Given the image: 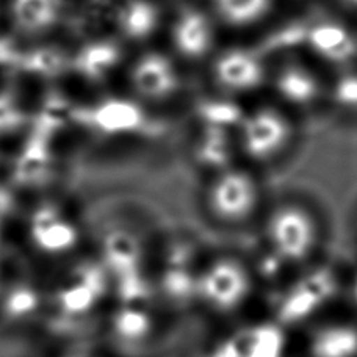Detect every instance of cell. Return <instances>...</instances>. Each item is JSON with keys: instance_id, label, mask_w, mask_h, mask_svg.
<instances>
[{"instance_id": "6da1fadb", "label": "cell", "mask_w": 357, "mask_h": 357, "mask_svg": "<svg viewBox=\"0 0 357 357\" xmlns=\"http://www.w3.org/2000/svg\"><path fill=\"white\" fill-rule=\"evenodd\" d=\"M265 257L282 270L303 271L317 264L326 240V225L315 207L284 199L265 208L257 222Z\"/></svg>"}, {"instance_id": "7a4b0ae2", "label": "cell", "mask_w": 357, "mask_h": 357, "mask_svg": "<svg viewBox=\"0 0 357 357\" xmlns=\"http://www.w3.org/2000/svg\"><path fill=\"white\" fill-rule=\"evenodd\" d=\"M257 289L256 266L238 254L218 252L201 262L195 303L208 315L231 320L250 307Z\"/></svg>"}, {"instance_id": "3957f363", "label": "cell", "mask_w": 357, "mask_h": 357, "mask_svg": "<svg viewBox=\"0 0 357 357\" xmlns=\"http://www.w3.org/2000/svg\"><path fill=\"white\" fill-rule=\"evenodd\" d=\"M202 204L208 220L227 231L257 225L266 208L259 177L238 165L210 176Z\"/></svg>"}, {"instance_id": "277c9868", "label": "cell", "mask_w": 357, "mask_h": 357, "mask_svg": "<svg viewBox=\"0 0 357 357\" xmlns=\"http://www.w3.org/2000/svg\"><path fill=\"white\" fill-rule=\"evenodd\" d=\"M237 130L238 152L252 165L276 162L293 138L290 119L273 107H259L246 113Z\"/></svg>"}, {"instance_id": "5b68a950", "label": "cell", "mask_w": 357, "mask_h": 357, "mask_svg": "<svg viewBox=\"0 0 357 357\" xmlns=\"http://www.w3.org/2000/svg\"><path fill=\"white\" fill-rule=\"evenodd\" d=\"M31 246L47 257L66 256L77 248L82 232L71 215L56 204H41L27 221Z\"/></svg>"}, {"instance_id": "8992f818", "label": "cell", "mask_w": 357, "mask_h": 357, "mask_svg": "<svg viewBox=\"0 0 357 357\" xmlns=\"http://www.w3.org/2000/svg\"><path fill=\"white\" fill-rule=\"evenodd\" d=\"M108 278L105 266L82 265L69 274L56 287L54 293V305L60 317L68 320L85 317L98 307L108 290Z\"/></svg>"}, {"instance_id": "52a82bcc", "label": "cell", "mask_w": 357, "mask_h": 357, "mask_svg": "<svg viewBox=\"0 0 357 357\" xmlns=\"http://www.w3.org/2000/svg\"><path fill=\"white\" fill-rule=\"evenodd\" d=\"M212 77L218 88L234 98L257 91L266 80V68L252 50L232 47L215 56Z\"/></svg>"}, {"instance_id": "ba28073f", "label": "cell", "mask_w": 357, "mask_h": 357, "mask_svg": "<svg viewBox=\"0 0 357 357\" xmlns=\"http://www.w3.org/2000/svg\"><path fill=\"white\" fill-rule=\"evenodd\" d=\"M129 82L133 93L151 102L173 98L181 88V74L174 60L162 52H144L132 63Z\"/></svg>"}, {"instance_id": "9c48e42d", "label": "cell", "mask_w": 357, "mask_h": 357, "mask_svg": "<svg viewBox=\"0 0 357 357\" xmlns=\"http://www.w3.org/2000/svg\"><path fill=\"white\" fill-rule=\"evenodd\" d=\"M169 40L182 60L195 63L207 59L216 41L213 19L197 6H185L171 22Z\"/></svg>"}, {"instance_id": "30bf717a", "label": "cell", "mask_w": 357, "mask_h": 357, "mask_svg": "<svg viewBox=\"0 0 357 357\" xmlns=\"http://www.w3.org/2000/svg\"><path fill=\"white\" fill-rule=\"evenodd\" d=\"M304 44L317 59L333 66L349 65L357 56L356 35L333 19H323L305 29Z\"/></svg>"}, {"instance_id": "8fae6325", "label": "cell", "mask_w": 357, "mask_h": 357, "mask_svg": "<svg viewBox=\"0 0 357 357\" xmlns=\"http://www.w3.org/2000/svg\"><path fill=\"white\" fill-rule=\"evenodd\" d=\"M274 91L285 104L296 108L315 105L323 94V86L315 73L299 63H287L274 74Z\"/></svg>"}, {"instance_id": "7c38bea8", "label": "cell", "mask_w": 357, "mask_h": 357, "mask_svg": "<svg viewBox=\"0 0 357 357\" xmlns=\"http://www.w3.org/2000/svg\"><path fill=\"white\" fill-rule=\"evenodd\" d=\"M309 357H357V323L324 321L307 337Z\"/></svg>"}, {"instance_id": "4fadbf2b", "label": "cell", "mask_w": 357, "mask_h": 357, "mask_svg": "<svg viewBox=\"0 0 357 357\" xmlns=\"http://www.w3.org/2000/svg\"><path fill=\"white\" fill-rule=\"evenodd\" d=\"M63 0H8V16L19 33L41 35L59 24Z\"/></svg>"}, {"instance_id": "5bb4252c", "label": "cell", "mask_w": 357, "mask_h": 357, "mask_svg": "<svg viewBox=\"0 0 357 357\" xmlns=\"http://www.w3.org/2000/svg\"><path fill=\"white\" fill-rule=\"evenodd\" d=\"M162 11L152 0H127L116 13L119 35L127 41L143 43L160 27Z\"/></svg>"}, {"instance_id": "9a60e30c", "label": "cell", "mask_w": 357, "mask_h": 357, "mask_svg": "<svg viewBox=\"0 0 357 357\" xmlns=\"http://www.w3.org/2000/svg\"><path fill=\"white\" fill-rule=\"evenodd\" d=\"M124 52L114 40H98L82 47L75 56V66L86 80L99 82L110 75L121 65Z\"/></svg>"}, {"instance_id": "2e32d148", "label": "cell", "mask_w": 357, "mask_h": 357, "mask_svg": "<svg viewBox=\"0 0 357 357\" xmlns=\"http://www.w3.org/2000/svg\"><path fill=\"white\" fill-rule=\"evenodd\" d=\"M155 321L146 305L123 304L110 318V333L124 345L137 347L154 333Z\"/></svg>"}, {"instance_id": "e0dca14e", "label": "cell", "mask_w": 357, "mask_h": 357, "mask_svg": "<svg viewBox=\"0 0 357 357\" xmlns=\"http://www.w3.org/2000/svg\"><path fill=\"white\" fill-rule=\"evenodd\" d=\"M231 133L232 132L204 127V133L196 144V160L202 168L210 171V174H215L235 165L234 158L238 151V146L237 139Z\"/></svg>"}, {"instance_id": "ac0fdd59", "label": "cell", "mask_w": 357, "mask_h": 357, "mask_svg": "<svg viewBox=\"0 0 357 357\" xmlns=\"http://www.w3.org/2000/svg\"><path fill=\"white\" fill-rule=\"evenodd\" d=\"M213 13L231 29H250L268 17L274 0H212Z\"/></svg>"}, {"instance_id": "d6986e66", "label": "cell", "mask_w": 357, "mask_h": 357, "mask_svg": "<svg viewBox=\"0 0 357 357\" xmlns=\"http://www.w3.org/2000/svg\"><path fill=\"white\" fill-rule=\"evenodd\" d=\"M105 270L110 276L123 278L127 274L143 271L142 265V251L137 240L129 234L118 232L112 234L105 241L104 248Z\"/></svg>"}, {"instance_id": "ffe728a7", "label": "cell", "mask_w": 357, "mask_h": 357, "mask_svg": "<svg viewBox=\"0 0 357 357\" xmlns=\"http://www.w3.org/2000/svg\"><path fill=\"white\" fill-rule=\"evenodd\" d=\"M246 112L232 96H221V98L207 99L197 108V116L208 129H220L234 132L238 129Z\"/></svg>"}, {"instance_id": "44dd1931", "label": "cell", "mask_w": 357, "mask_h": 357, "mask_svg": "<svg viewBox=\"0 0 357 357\" xmlns=\"http://www.w3.org/2000/svg\"><path fill=\"white\" fill-rule=\"evenodd\" d=\"M41 295L35 285L19 282L11 285L2 296V310L10 320H27L40 310Z\"/></svg>"}, {"instance_id": "7402d4cb", "label": "cell", "mask_w": 357, "mask_h": 357, "mask_svg": "<svg viewBox=\"0 0 357 357\" xmlns=\"http://www.w3.org/2000/svg\"><path fill=\"white\" fill-rule=\"evenodd\" d=\"M143 112L135 105L119 104V102H112L100 107L98 113H94V121H98V126L102 127L105 132L110 130H126L132 129L142 124Z\"/></svg>"}, {"instance_id": "603a6c76", "label": "cell", "mask_w": 357, "mask_h": 357, "mask_svg": "<svg viewBox=\"0 0 357 357\" xmlns=\"http://www.w3.org/2000/svg\"><path fill=\"white\" fill-rule=\"evenodd\" d=\"M331 98L337 107L348 112H357V74L347 73L334 82Z\"/></svg>"}, {"instance_id": "cb8c5ba5", "label": "cell", "mask_w": 357, "mask_h": 357, "mask_svg": "<svg viewBox=\"0 0 357 357\" xmlns=\"http://www.w3.org/2000/svg\"><path fill=\"white\" fill-rule=\"evenodd\" d=\"M21 119V108L8 94H0V133L11 129Z\"/></svg>"}, {"instance_id": "d4e9b609", "label": "cell", "mask_w": 357, "mask_h": 357, "mask_svg": "<svg viewBox=\"0 0 357 357\" xmlns=\"http://www.w3.org/2000/svg\"><path fill=\"white\" fill-rule=\"evenodd\" d=\"M10 208H11L10 196L3 188H0V231H2L3 222L6 221V218H8Z\"/></svg>"}, {"instance_id": "484cf974", "label": "cell", "mask_w": 357, "mask_h": 357, "mask_svg": "<svg viewBox=\"0 0 357 357\" xmlns=\"http://www.w3.org/2000/svg\"><path fill=\"white\" fill-rule=\"evenodd\" d=\"M61 357H104L98 353H91V351H77V353H69Z\"/></svg>"}, {"instance_id": "4316f807", "label": "cell", "mask_w": 357, "mask_h": 357, "mask_svg": "<svg viewBox=\"0 0 357 357\" xmlns=\"http://www.w3.org/2000/svg\"><path fill=\"white\" fill-rule=\"evenodd\" d=\"M343 2H345L349 6V8L357 10V0H343Z\"/></svg>"}, {"instance_id": "83f0119b", "label": "cell", "mask_w": 357, "mask_h": 357, "mask_svg": "<svg viewBox=\"0 0 357 357\" xmlns=\"http://www.w3.org/2000/svg\"><path fill=\"white\" fill-rule=\"evenodd\" d=\"M356 232H357V218H356Z\"/></svg>"}]
</instances>
